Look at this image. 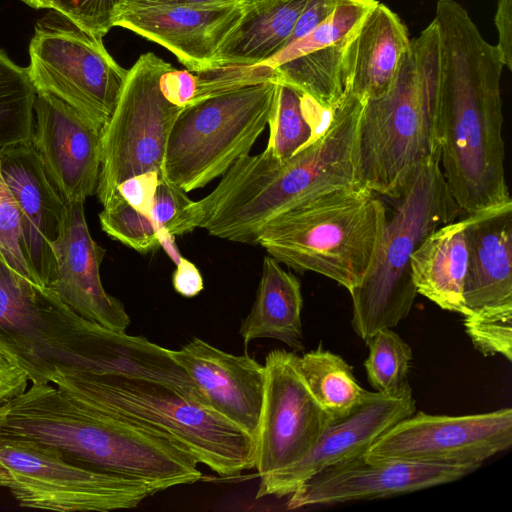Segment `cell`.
Listing matches in <instances>:
<instances>
[{
  "mask_svg": "<svg viewBox=\"0 0 512 512\" xmlns=\"http://www.w3.org/2000/svg\"><path fill=\"white\" fill-rule=\"evenodd\" d=\"M439 162L466 215L512 201L505 176L501 75L497 45L487 42L467 10L438 0Z\"/></svg>",
  "mask_w": 512,
  "mask_h": 512,
  "instance_id": "1",
  "label": "cell"
},
{
  "mask_svg": "<svg viewBox=\"0 0 512 512\" xmlns=\"http://www.w3.org/2000/svg\"><path fill=\"white\" fill-rule=\"evenodd\" d=\"M0 351L31 383L52 384L57 373L85 372L169 384L177 372L169 349L84 319L53 290L13 270L1 255Z\"/></svg>",
  "mask_w": 512,
  "mask_h": 512,
  "instance_id": "2",
  "label": "cell"
},
{
  "mask_svg": "<svg viewBox=\"0 0 512 512\" xmlns=\"http://www.w3.org/2000/svg\"><path fill=\"white\" fill-rule=\"evenodd\" d=\"M0 434L37 441L73 464L162 491L202 478L198 461L170 439L89 408L49 383H32L0 408Z\"/></svg>",
  "mask_w": 512,
  "mask_h": 512,
  "instance_id": "3",
  "label": "cell"
},
{
  "mask_svg": "<svg viewBox=\"0 0 512 512\" xmlns=\"http://www.w3.org/2000/svg\"><path fill=\"white\" fill-rule=\"evenodd\" d=\"M439 147V38L432 20L411 39L389 89L364 103L359 184L396 199Z\"/></svg>",
  "mask_w": 512,
  "mask_h": 512,
  "instance_id": "4",
  "label": "cell"
},
{
  "mask_svg": "<svg viewBox=\"0 0 512 512\" xmlns=\"http://www.w3.org/2000/svg\"><path fill=\"white\" fill-rule=\"evenodd\" d=\"M71 399L165 436L213 472L234 477L254 468L255 440L209 405L162 382L120 374L57 373Z\"/></svg>",
  "mask_w": 512,
  "mask_h": 512,
  "instance_id": "5",
  "label": "cell"
},
{
  "mask_svg": "<svg viewBox=\"0 0 512 512\" xmlns=\"http://www.w3.org/2000/svg\"><path fill=\"white\" fill-rule=\"evenodd\" d=\"M386 223L385 206L374 192L341 188L274 217L256 244L289 268L318 273L351 291L372 264Z\"/></svg>",
  "mask_w": 512,
  "mask_h": 512,
  "instance_id": "6",
  "label": "cell"
},
{
  "mask_svg": "<svg viewBox=\"0 0 512 512\" xmlns=\"http://www.w3.org/2000/svg\"><path fill=\"white\" fill-rule=\"evenodd\" d=\"M395 200L372 264L349 291L351 325L364 341L379 329L396 327L409 315L417 295L411 273L413 252L426 236L461 212L439 156L424 163Z\"/></svg>",
  "mask_w": 512,
  "mask_h": 512,
  "instance_id": "7",
  "label": "cell"
},
{
  "mask_svg": "<svg viewBox=\"0 0 512 512\" xmlns=\"http://www.w3.org/2000/svg\"><path fill=\"white\" fill-rule=\"evenodd\" d=\"M278 82H266L187 105L166 145L161 179L185 193L221 177L262 134Z\"/></svg>",
  "mask_w": 512,
  "mask_h": 512,
  "instance_id": "8",
  "label": "cell"
},
{
  "mask_svg": "<svg viewBox=\"0 0 512 512\" xmlns=\"http://www.w3.org/2000/svg\"><path fill=\"white\" fill-rule=\"evenodd\" d=\"M0 487L23 507L59 512L130 509L162 491L143 480L83 468L47 445L3 434Z\"/></svg>",
  "mask_w": 512,
  "mask_h": 512,
  "instance_id": "9",
  "label": "cell"
},
{
  "mask_svg": "<svg viewBox=\"0 0 512 512\" xmlns=\"http://www.w3.org/2000/svg\"><path fill=\"white\" fill-rule=\"evenodd\" d=\"M172 65L147 52L127 70L114 111L102 128L96 195L102 206L121 197L117 187L149 172L161 176L171 128L185 107L170 103L160 78Z\"/></svg>",
  "mask_w": 512,
  "mask_h": 512,
  "instance_id": "10",
  "label": "cell"
},
{
  "mask_svg": "<svg viewBox=\"0 0 512 512\" xmlns=\"http://www.w3.org/2000/svg\"><path fill=\"white\" fill-rule=\"evenodd\" d=\"M102 39L50 10L35 25L26 67L36 92L59 98L101 129L127 74Z\"/></svg>",
  "mask_w": 512,
  "mask_h": 512,
  "instance_id": "11",
  "label": "cell"
},
{
  "mask_svg": "<svg viewBox=\"0 0 512 512\" xmlns=\"http://www.w3.org/2000/svg\"><path fill=\"white\" fill-rule=\"evenodd\" d=\"M511 445V408L460 416L415 412L381 434L365 455L369 460L480 467Z\"/></svg>",
  "mask_w": 512,
  "mask_h": 512,
  "instance_id": "12",
  "label": "cell"
},
{
  "mask_svg": "<svg viewBox=\"0 0 512 512\" xmlns=\"http://www.w3.org/2000/svg\"><path fill=\"white\" fill-rule=\"evenodd\" d=\"M264 367V398L254 453L259 478L304 458L330 424L306 383L295 352L272 350Z\"/></svg>",
  "mask_w": 512,
  "mask_h": 512,
  "instance_id": "13",
  "label": "cell"
},
{
  "mask_svg": "<svg viewBox=\"0 0 512 512\" xmlns=\"http://www.w3.org/2000/svg\"><path fill=\"white\" fill-rule=\"evenodd\" d=\"M479 467L369 460L365 454L330 465L303 482L286 502L294 510L389 497L461 479Z\"/></svg>",
  "mask_w": 512,
  "mask_h": 512,
  "instance_id": "14",
  "label": "cell"
},
{
  "mask_svg": "<svg viewBox=\"0 0 512 512\" xmlns=\"http://www.w3.org/2000/svg\"><path fill=\"white\" fill-rule=\"evenodd\" d=\"M102 129L59 98L37 92L31 144L66 204L96 194Z\"/></svg>",
  "mask_w": 512,
  "mask_h": 512,
  "instance_id": "15",
  "label": "cell"
},
{
  "mask_svg": "<svg viewBox=\"0 0 512 512\" xmlns=\"http://www.w3.org/2000/svg\"><path fill=\"white\" fill-rule=\"evenodd\" d=\"M416 412L409 383L391 392H373L354 412L330 422L312 450L294 465L260 477L256 498L293 493L320 470L365 454L373 442L400 420Z\"/></svg>",
  "mask_w": 512,
  "mask_h": 512,
  "instance_id": "16",
  "label": "cell"
},
{
  "mask_svg": "<svg viewBox=\"0 0 512 512\" xmlns=\"http://www.w3.org/2000/svg\"><path fill=\"white\" fill-rule=\"evenodd\" d=\"M244 5H118L111 25L159 44L187 70L197 73L212 66L219 46L240 20Z\"/></svg>",
  "mask_w": 512,
  "mask_h": 512,
  "instance_id": "17",
  "label": "cell"
},
{
  "mask_svg": "<svg viewBox=\"0 0 512 512\" xmlns=\"http://www.w3.org/2000/svg\"><path fill=\"white\" fill-rule=\"evenodd\" d=\"M51 247L56 264L48 288L84 319L126 332L131 319L123 303L102 285L100 265L106 250L89 232L83 202L67 204L60 235Z\"/></svg>",
  "mask_w": 512,
  "mask_h": 512,
  "instance_id": "18",
  "label": "cell"
},
{
  "mask_svg": "<svg viewBox=\"0 0 512 512\" xmlns=\"http://www.w3.org/2000/svg\"><path fill=\"white\" fill-rule=\"evenodd\" d=\"M0 169L18 204L22 250L32 278L49 287L56 264L51 245L60 235L67 204L49 181L31 141L0 151Z\"/></svg>",
  "mask_w": 512,
  "mask_h": 512,
  "instance_id": "19",
  "label": "cell"
},
{
  "mask_svg": "<svg viewBox=\"0 0 512 512\" xmlns=\"http://www.w3.org/2000/svg\"><path fill=\"white\" fill-rule=\"evenodd\" d=\"M169 354L193 380L207 404L255 440L264 398V364L248 354L225 352L197 337L179 349H169Z\"/></svg>",
  "mask_w": 512,
  "mask_h": 512,
  "instance_id": "20",
  "label": "cell"
},
{
  "mask_svg": "<svg viewBox=\"0 0 512 512\" xmlns=\"http://www.w3.org/2000/svg\"><path fill=\"white\" fill-rule=\"evenodd\" d=\"M464 221L469 254L466 314L512 304V201L468 214Z\"/></svg>",
  "mask_w": 512,
  "mask_h": 512,
  "instance_id": "21",
  "label": "cell"
},
{
  "mask_svg": "<svg viewBox=\"0 0 512 512\" xmlns=\"http://www.w3.org/2000/svg\"><path fill=\"white\" fill-rule=\"evenodd\" d=\"M410 44L407 27L400 17L378 2L345 44L342 75L346 93L364 100L384 94Z\"/></svg>",
  "mask_w": 512,
  "mask_h": 512,
  "instance_id": "22",
  "label": "cell"
},
{
  "mask_svg": "<svg viewBox=\"0 0 512 512\" xmlns=\"http://www.w3.org/2000/svg\"><path fill=\"white\" fill-rule=\"evenodd\" d=\"M468 256L464 218L435 229L411 257L412 280L417 294L444 310L464 316L463 289Z\"/></svg>",
  "mask_w": 512,
  "mask_h": 512,
  "instance_id": "23",
  "label": "cell"
},
{
  "mask_svg": "<svg viewBox=\"0 0 512 512\" xmlns=\"http://www.w3.org/2000/svg\"><path fill=\"white\" fill-rule=\"evenodd\" d=\"M307 0H257L219 46L212 66L256 65L286 45ZM209 68V69H210Z\"/></svg>",
  "mask_w": 512,
  "mask_h": 512,
  "instance_id": "24",
  "label": "cell"
},
{
  "mask_svg": "<svg viewBox=\"0 0 512 512\" xmlns=\"http://www.w3.org/2000/svg\"><path fill=\"white\" fill-rule=\"evenodd\" d=\"M302 308L298 278L285 271L273 257H264L255 301L239 329L244 344L269 338L283 342L294 352L302 351Z\"/></svg>",
  "mask_w": 512,
  "mask_h": 512,
  "instance_id": "25",
  "label": "cell"
},
{
  "mask_svg": "<svg viewBox=\"0 0 512 512\" xmlns=\"http://www.w3.org/2000/svg\"><path fill=\"white\" fill-rule=\"evenodd\" d=\"M332 113L307 95L278 82L265 150L279 160L288 159L323 133Z\"/></svg>",
  "mask_w": 512,
  "mask_h": 512,
  "instance_id": "26",
  "label": "cell"
},
{
  "mask_svg": "<svg viewBox=\"0 0 512 512\" xmlns=\"http://www.w3.org/2000/svg\"><path fill=\"white\" fill-rule=\"evenodd\" d=\"M299 367L330 422L354 412L373 393L359 384L346 360L321 344L299 356Z\"/></svg>",
  "mask_w": 512,
  "mask_h": 512,
  "instance_id": "27",
  "label": "cell"
},
{
  "mask_svg": "<svg viewBox=\"0 0 512 512\" xmlns=\"http://www.w3.org/2000/svg\"><path fill=\"white\" fill-rule=\"evenodd\" d=\"M347 39L276 67L280 82L307 95L323 108L333 111L346 95L342 58Z\"/></svg>",
  "mask_w": 512,
  "mask_h": 512,
  "instance_id": "28",
  "label": "cell"
},
{
  "mask_svg": "<svg viewBox=\"0 0 512 512\" xmlns=\"http://www.w3.org/2000/svg\"><path fill=\"white\" fill-rule=\"evenodd\" d=\"M36 94L27 68L0 49V151L31 141Z\"/></svg>",
  "mask_w": 512,
  "mask_h": 512,
  "instance_id": "29",
  "label": "cell"
},
{
  "mask_svg": "<svg viewBox=\"0 0 512 512\" xmlns=\"http://www.w3.org/2000/svg\"><path fill=\"white\" fill-rule=\"evenodd\" d=\"M378 0H340L335 11L309 34L286 46L265 64L278 67L307 53L340 43L363 21Z\"/></svg>",
  "mask_w": 512,
  "mask_h": 512,
  "instance_id": "30",
  "label": "cell"
},
{
  "mask_svg": "<svg viewBox=\"0 0 512 512\" xmlns=\"http://www.w3.org/2000/svg\"><path fill=\"white\" fill-rule=\"evenodd\" d=\"M364 362L367 379L376 392H391L408 382L412 349L392 328L377 330L366 340Z\"/></svg>",
  "mask_w": 512,
  "mask_h": 512,
  "instance_id": "31",
  "label": "cell"
},
{
  "mask_svg": "<svg viewBox=\"0 0 512 512\" xmlns=\"http://www.w3.org/2000/svg\"><path fill=\"white\" fill-rule=\"evenodd\" d=\"M99 221L110 238L139 253L161 245V230L151 216L133 208L122 196L103 207Z\"/></svg>",
  "mask_w": 512,
  "mask_h": 512,
  "instance_id": "32",
  "label": "cell"
},
{
  "mask_svg": "<svg viewBox=\"0 0 512 512\" xmlns=\"http://www.w3.org/2000/svg\"><path fill=\"white\" fill-rule=\"evenodd\" d=\"M463 317L465 331L482 355L512 360V304L479 309Z\"/></svg>",
  "mask_w": 512,
  "mask_h": 512,
  "instance_id": "33",
  "label": "cell"
},
{
  "mask_svg": "<svg viewBox=\"0 0 512 512\" xmlns=\"http://www.w3.org/2000/svg\"><path fill=\"white\" fill-rule=\"evenodd\" d=\"M195 76L197 88L191 103L251 85L280 82L277 68L265 63L213 67Z\"/></svg>",
  "mask_w": 512,
  "mask_h": 512,
  "instance_id": "34",
  "label": "cell"
},
{
  "mask_svg": "<svg viewBox=\"0 0 512 512\" xmlns=\"http://www.w3.org/2000/svg\"><path fill=\"white\" fill-rule=\"evenodd\" d=\"M0 255L13 270L33 280L22 250V232L18 204L1 173V169Z\"/></svg>",
  "mask_w": 512,
  "mask_h": 512,
  "instance_id": "35",
  "label": "cell"
},
{
  "mask_svg": "<svg viewBox=\"0 0 512 512\" xmlns=\"http://www.w3.org/2000/svg\"><path fill=\"white\" fill-rule=\"evenodd\" d=\"M118 0H60L55 11L87 32L104 37L112 28L111 16Z\"/></svg>",
  "mask_w": 512,
  "mask_h": 512,
  "instance_id": "36",
  "label": "cell"
},
{
  "mask_svg": "<svg viewBox=\"0 0 512 512\" xmlns=\"http://www.w3.org/2000/svg\"><path fill=\"white\" fill-rule=\"evenodd\" d=\"M186 194L177 186L160 179L150 213L160 230H165L179 211L192 201Z\"/></svg>",
  "mask_w": 512,
  "mask_h": 512,
  "instance_id": "37",
  "label": "cell"
},
{
  "mask_svg": "<svg viewBox=\"0 0 512 512\" xmlns=\"http://www.w3.org/2000/svg\"><path fill=\"white\" fill-rule=\"evenodd\" d=\"M160 179L157 172L135 175L119 184L117 190L133 208L150 215Z\"/></svg>",
  "mask_w": 512,
  "mask_h": 512,
  "instance_id": "38",
  "label": "cell"
},
{
  "mask_svg": "<svg viewBox=\"0 0 512 512\" xmlns=\"http://www.w3.org/2000/svg\"><path fill=\"white\" fill-rule=\"evenodd\" d=\"M196 88L195 73L189 70H178L171 66L160 78L162 94L178 107H186L193 101Z\"/></svg>",
  "mask_w": 512,
  "mask_h": 512,
  "instance_id": "39",
  "label": "cell"
},
{
  "mask_svg": "<svg viewBox=\"0 0 512 512\" xmlns=\"http://www.w3.org/2000/svg\"><path fill=\"white\" fill-rule=\"evenodd\" d=\"M339 2L340 0H307L286 46L309 34L335 11Z\"/></svg>",
  "mask_w": 512,
  "mask_h": 512,
  "instance_id": "40",
  "label": "cell"
},
{
  "mask_svg": "<svg viewBox=\"0 0 512 512\" xmlns=\"http://www.w3.org/2000/svg\"><path fill=\"white\" fill-rule=\"evenodd\" d=\"M29 382L27 373L0 351V408L25 392Z\"/></svg>",
  "mask_w": 512,
  "mask_h": 512,
  "instance_id": "41",
  "label": "cell"
},
{
  "mask_svg": "<svg viewBox=\"0 0 512 512\" xmlns=\"http://www.w3.org/2000/svg\"><path fill=\"white\" fill-rule=\"evenodd\" d=\"M174 290L183 297L192 298L204 289V282L199 269L189 260L181 258L177 261L172 275Z\"/></svg>",
  "mask_w": 512,
  "mask_h": 512,
  "instance_id": "42",
  "label": "cell"
},
{
  "mask_svg": "<svg viewBox=\"0 0 512 512\" xmlns=\"http://www.w3.org/2000/svg\"><path fill=\"white\" fill-rule=\"evenodd\" d=\"M498 43L504 65L512 69V0H498L495 14Z\"/></svg>",
  "mask_w": 512,
  "mask_h": 512,
  "instance_id": "43",
  "label": "cell"
},
{
  "mask_svg": "<svg viewBox=\"0 0 512 512\" xmlns=\"http://www.w3.org/2000/svg\"><path fill=\"white\" fill-rule=\"evenodd\" d=\"M150 5V6H223L245 4L243 0H118L117 5Z\"/></svg>",
  "mask_w": 512,
  "mask_h": 512,
  "instance_id": "44",
  "label": "cell"
},
{
  "mask_svg": "<svg viewBox=\"0 0 512 512\" xmlns=\"http://www.w3.org/2000/svg\"><path fill=\"white\" fill-rule=\"evenodd\" d=\"M34 9L56 10L60 0H21Z\"/></svg>",
  "mask_w": 512,
  "mask_h": 512,
  "instance_id": "45",
  "label": "cell"
},
{
  "mask_svg": "<svg viewBox=\"0 0 512 512\" xmlns=\"http://www.w3.org/2000/svg\"><path fill=\"white\" fill-rule=\"evenodd\" d=\"M254 1H257V0H243V2L246 4V3H251V2H254Z\"/></svg>",
  "mask_w": 512,
  "mask_h": 512,
  "instance_id": "46",
  "label": "cell"
}]
</instances>
